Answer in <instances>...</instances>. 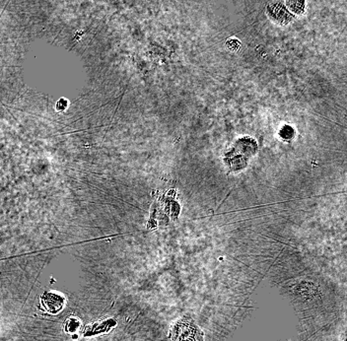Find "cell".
I'll use <instances>...</instances> for the list:
<instances>
[{"instance_id": "1", "label": "cell", "mask_w": 347, "mask_h": 341, "mask_svg": "<svg viewBox=\"0 0 347 341\" xmlns=\"http://www.w3.org/2000/svg\"><path fill=\"white\" fill-rule=\"evenodd\" d=\"M171 338L173 341H203V334L194 324L181 321L174 326Z\"/></svg>"}, {"instance_id": "2", "label": "cell", "mask_w": 347, "mask_h": 341, "mask_svg": "<svg viewBox=\"0 0 347 341\" xmlns=\"http://www.w3.org/2000/svg\"><path fill=\"white\" fill-rule=\"evenodd\" d=\"M266 13L273 23L280 26L288 25L294 17V15L291 14L286 6L280 1H273L270 3L268 8H266Z\"/></svg>"}, {"instance_id": "3", "label": "cell", "mask_w": 347, "mask_h": 341, "mask_svg": "<svg viewBox=\"0 0 347 341\" xmlns=\"http://www.w3.org/2000/svg\"><path fill=\"white\" fill-rule=\"evenodd\" d=\"M64 300L56 294L46 293L42 297V304L49 312L56 313L62 309Z\"/></svg>"}, {"instance_id": "4", "label": "cell", "mask_w": 347, "mask_h": 341, "mask_svg": "<svg viewBox=\"0 0 347 341\" xmlns=\"http://www.w3.org/2000/svg\"><path fill=\"white\" fill-rule=\"evenodd\" d=\"M285 6L293 15H302L306 10V0H285Z\"/></svg>"}, {"instance_id": "5", "label": "cell", "mask_w": 347, "mask_h": 341, "mask_svg": "<svg viewBox=\"0 0 347 341\" xmlns=\"http://www.w3.org/2000/svg\"><path fill=\"white\" fill-rule=\"evenodd\" d=\"M226 46L229 50L237 51L238 49H240V47H241V42L236 38H230L226 41Z\"/></svg>"}, {"instance_id": "6", "label": "cell", "mask_w": 347, "mask_h": 341, "mask_svg": "<svg viewBox=\"0 0 347 341\" xmlns=\"http://www.w3.org/2000/svg\"><path fill=\"white\" fill-rule=\"evenodd\" d=\"M78 325H79V323H78V321L76 319H69L66 322V326H65L66 330L67 331H74L78 327Z\"/></svg>"}]
</instances>
